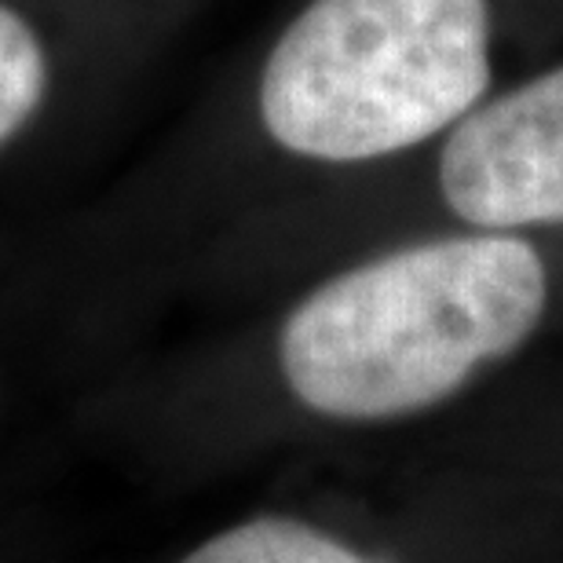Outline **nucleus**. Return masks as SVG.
I'll use <instances>...</instances> for the list:
<instances>
[{"instance_id": "obj_1", "label": "nucleus", "mask_w": 563, "mask_h": 563, "mask_svg": "<svg viewBox=\"0 0 563 563\" xmlns=\"http://www.w3.org/2000/svg\"><path fill=\"white\" fill-rule=\"evenodd\" d=\"M545 300L542 256L516 234L418 242L308 292L278 333V366L292 399L322 418H399L512 355Z\"/></svg>"}, {"instance_id": "obj_2", "label": "nucleus", "mask_w": 563, "mask_h": 563, "mask_svg": "<svg viewBox=\"0 0 563 563\" xmlns=\"http://www.w3.org/2000/svg\"><path fill=\"white\" fill-rule=\"evenodd\" d=\"M490 0H311L261 74V121L311 162H374L465 121L490 88Z\"/></svg>"}, {"instance_id": "obj_3", "label": "nucleus", "mask_w": 563, "mask_h": 563, "mask_svg": "<svg viewBox=\"0 0 563 563\" xmlns=\"http://www.w3.org/2000/svg\"><path fill=\"white\" fill-rule=\"evenodd\" d=\"M439 190L479 231L563 223V66L457 121L439 154Z\"/></svg>"}, {"instance_id": "obj_4", "label": "nucleus", "mask_w": 563, "mask_h": 563, "mask_svg": "<svg viewBox=\"0 0 563 563\" xmlns=\"http://www.w3.org/2000/svg\"><path fill=\"white\" fill-rule=\"evenodd\" d=\"M184 563H377L292 516H256L212 534Z\"/></svg>"}, {"instance_id": "obj_5", "label": "nucleus", "mask_w": 563, "mask_h": 563, "mask_svg": "<svg viewBox=\"0 0 563 563\" xmlns=\"http://www.w3.org/2000/svg\"><path fill=\"white\" fill-rule=\"evenodd\" d=\"M48 92V59L19 11L0 4V146L30 125Z\"/></svg>"}]
</instances>
